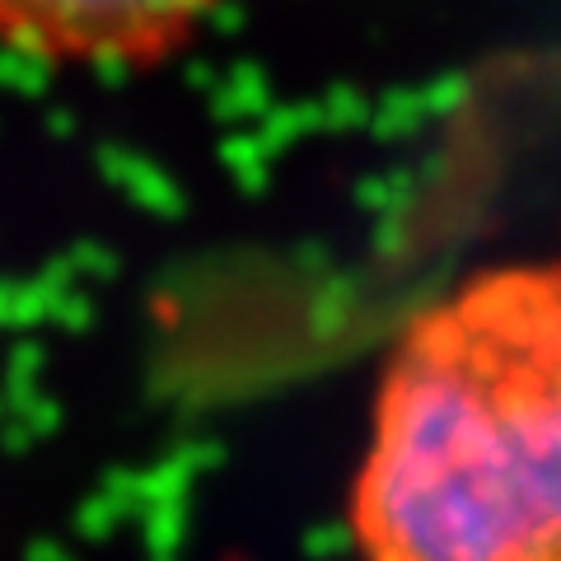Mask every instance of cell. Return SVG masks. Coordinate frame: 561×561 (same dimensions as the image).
I'll return each mask as SVG.
<instances>
[{"label": "cell", "mask_w": 561, "mask_h": 561, "mask_svg": "<svg viewBox=\"0 0 561 561\" xmlns=\"http://www.w3.org/2000/svg\"><path fill=\"white\" fill-rule=\"evenodd\" d=\"M225 0H0V43L47 61L150 66L179 51Z\"/></svg>", "instance_id": "7a4b0ae2"}, {"label": "cell", "mask_w": 561, "mask_h": 561, "mask_svg": "<svg viewBox=\"0 0 561 561\" xmlns=\"http://www.w3.org/2000/svg\"><path fill=\"white\" fill-rule=\"evenodd\" d=\"M360 561H561V267L435 295L379 370L351 482Z\"/></svg>", "instance_id": "6da1fadb"}]
</instances>
